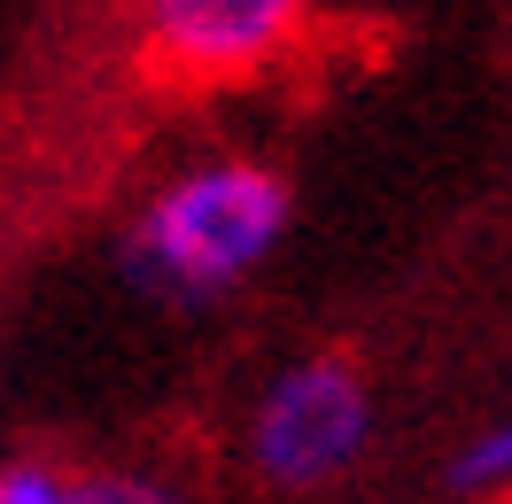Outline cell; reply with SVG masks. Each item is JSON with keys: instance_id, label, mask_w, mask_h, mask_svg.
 Segmentation results:
<instances>
[{"instance_id": "7a4b0ae2", "label": "cell", "mask_w": 512, "mask_h": 504, "mask_svg": "<svg viewBox=\"0 0 512 504\" xmlns=\"http://www.w3.org/2000/svg\"><path fill=\"white\" fill-rule=\"evenodd\" d=\"M373 435V396L350 365L334 357H303L288 373L256 396V419H249V458L264 481L280 489H319L334 473L357 466V450Z\"/></svg>"}, {"instance_id": "8992f818", "label": "cell", "mask_w": 512, "mask_h": 504, "mask_svg": "<svg viewBox=\"0 0 512 504\" xmlns=\"http://www.w3.org/2000/svg\"><path fill=\"white\" fill-rule=\"evenodd\" d=\"M0 504H70V473H55V466H0Z\"/></svg>"}, {"instance_id": "277c9868", "label": "cell", "mask_w": 512, "mask_h": 504, "mask_svg": "<svg viewBox=\"0 0 512 504\" xmlns=\"http://www.w3.org/2000/svg\"><path fill=\"white\" fill-rule=\"evenodd\" d=\"M458 489H474V497L512 489V411L497 419V427H481V435L466 442V458H458Z\"/></svg>"}, {"instance_id": "5b68a950", "label": "cell", "mask_w": 512, "mask_h": 504, "mask_svg": "<svg viewBox=\"0 0 512 504\" xmlns=\"http://www.w3.org/2000/svg\"><path fill=\"white\" fill-rule=\"evenodd\" d=\"M70 504H179V497L148 473H86V481H70Z\"/></svg>"}, {"instance_id": "6da1fadb", "label": "cell", "mask_w": 512, "mask_h": 504, "mask_svg": "<svg viewBox=\"0 0 512 504\" xmlns=\"http://www.w3.org/2000/svg\"><path fill=\"white\" fill-rule=\"evenodd\" d=\"M288 233V187L264 163H194L140 210L132 272L179 303L241 287Z\"/></svg>"}, {"instance_id": "3957f363", "label": "cell", "mask_w": 512, "mask_h": 504, "mask_svg": "<svg viewBox=\"0 0 512 504\" xmlns=\"http://www.w3.org/2000/svg\"><path fill=\"white\" fill-rule=\"evenodd\" d=\"M156 63L187 78H249L303 24V0H140Z\"/></svg>"}]
</instances>
